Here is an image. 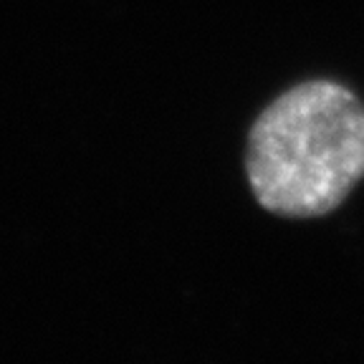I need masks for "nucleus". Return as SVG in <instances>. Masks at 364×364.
Segmentation results:
<instances>
[{"label": "nucleus", "instance_id": "nucleus-1", "mask_svg": "<svg viewBox=\"0 0 364 364\" xmlns=\"http://www.w3.org/2000/svg\"><path fill=\"white\" fill-rule=\"evenodd\" d=\"M245 170L250 190L268 213H331L364 177L362 99L324 79L284 91L250 127Z\"/></svg>", "mask_w": 364, "mask_h": 364}]
</instances>
